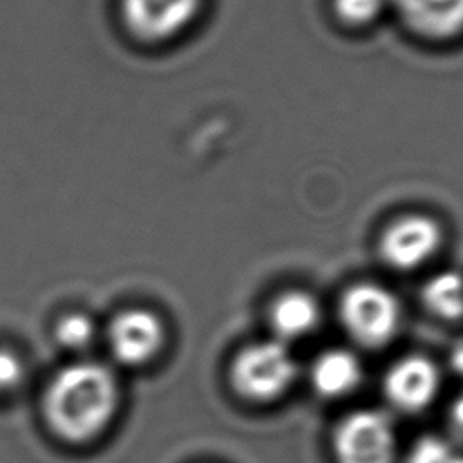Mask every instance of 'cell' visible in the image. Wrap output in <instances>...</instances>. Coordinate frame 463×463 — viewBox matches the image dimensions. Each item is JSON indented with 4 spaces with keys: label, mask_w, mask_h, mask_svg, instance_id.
I'll use <instances>...</instances> for the list:
<instances>
[{
    "label": "cell",
    "mask_w": 463,
    "mask_h": 463,
    "mask_svg": "<svg viewBox=\"0 0 463 463\" xmlns=\"http://www.w3.org/2000/svg\"><path fill=\"white\" fill-rule=\"evenodd\" d=\"M118 405V383L101 364L78 362L51 380L43 396L49 427L61 439L83 443L101 434Z\"/></svg>",
    "instance_id": "cell-1"
},
{
    "label": "cell",
    "mask_w": 463,
    "mask_h": 463,
    "mask_svg": "<svg viewBox=\"0 0 463 463\" xmlns=\"http://www.w3.org/2000/svg\"><path fill=\"white\" fill-rule=\"evenodd\" d=\"M297 378V362L277 338L242 347L230 367V382L250 402H271L282 396Z\"/></svg>",
    "instance_id": "cell-2"
},
{
    "label": "cell",
    "mask_w": 463,
    "mask_h": 463,
    "mask_svg": "<svg viewBox=\"0 0 463 463\" xmlns=\"http://www.w3.org/2000/svg\"><path fill=\"white\" fill-rule=\"evenodd\" d=\"M338 313L347 335L369 349L389 344L402 322L398 298L387 288L373 282L347 288L340 298Z\"/></svg>",
    "instance_id": "cell-3"
},
{
    "label": "cell",
    "mask_w": 463,
    "mask_h": 463,
    "mask_svg": "<svg viewBox=\"0 0 463 463\" xmlns=\"http://www.w3.org/2000/svg\"><path fill=\"white\" fill-rule=\"evenodd\" d=\"M336 463H394L396 434L387 416L373 409L347 414L335 429Z\"/></svg>",
    "instance_id": "cell-4"
},
{
    "label": "cell",
    "mask_w": 463,
    "mask_h": 463,
    "mask_svg": "<svg viewBox=\"0 0 463 463\" xmlns=\"http://www.w3.org/2000/svg\"><path fill=\"white\" fill-rule=\"evenodd\" d=\"M203 0H119V18L127 33L143 43H161L177 36L197 16Z\"/></svg>",
    "instance_id": "cell-5"
},
{
    "label": "cell",
    "mask_w": 463,
    "mask_h": 463,
    "mask_svg": "<svg viewBox=\"0 0 463 463\" xmlns=\"http://www.w3.org/2000/svg\"><path fill=\"white\" fill-rule=\"evenodd\" d=\"M441 239V228L434 219L412 213L394 219L382 232L378 251L391 268L414 269L439 250Z\"/></svg>",
    "instance_id": "cell-6"
},
{
    "label": "cell",
    "mask_w": 463,
    "mask_h": 463,
    "mask_svg": "<svg viewBox=\"0 0 463 463\" xmlns=\"http://www.w3.org/2000/svg\"><path fill=\"white\" fill-rule=\"evenodd\" d=\"M110 353L123 365H145L163 345L165 329L148 309H125L118 313L107 331Z\"/></svg>",
    "instance_id": "cell-7"
},
{
    "label": "cell",
    "mask_w": 463,
    "mask_h": 463,
    "mask_svg": "<svg viewBox=\"0 0 463 463\" xmlns=\"http://www.w3.org/2000/svg\"><path fill=\"white\" fill-rule=\"evenodd\" d=\"M439 371L425 356L411 354L391 365L383 378L387 402L402 412L423 411L438 394Z\"/></svg>",
    "instance_id": "cell-8"
},
{
    "label": "cell",
    "mask_w": 463,
    "mask_h": 463,
    "mask_svg": "<svg viewBox=\"0 0 463 463\" xmlns=\"http://www.w3.org/2000/svg\"><path fill=\"white\" fill-rule=\"evenodd\" d=\"M411 31L430 40L463 33V0H389Z\"/></svg>",
    "instance_id": "cell-9"
},
{
    "label": "cell",
    "mask_w": 463,
    "mask_h": 463,
    "mask_svg": "<svg viewBox=\"0 0 463 463\" xmlns=\"http://www.w3.org/2000/svg\"><path fill=\"white\" fill-rule=\"evenodd\" d=\"M309 380L320 396L342 398L362 382V365L347 349H327L311 364Z\"/></svg>",
    "instance_id": "cell-10"
},
{
    "label": "cell",
    "mask_w": 463,
    "mask_h": 463,
    "mask_svg": "<svg viewBox=\"0 0 463 463\" xmlns=\"http://www.w3.org/2000/svg\"><path fill=\"white\" fill-rule=\"evenodd\" d=\"M318 302L306 291H286L269 306V326L277 340L284 344L309 335L318 326Z\"/></svg>",
    "instance_id": "cell-11"
},
{
    "label": "cell",
    "mask_w": 463,
    "mask_h": 463,
    "mask_svg": "<svg viewBox=\"0 0 463 463\" xmlns=\"http://www.w3.org/2000/svg\"><path fill=\"white\" fill-rule=\"evenodd\" d=\"M425 307L438 318L458 320L463 317V275L441 271L427 280L421 291Z\"/></svg>",
    "instance_id": "cell-12"
},
{
    "label": "cell",
    "mask_w": 463,
    "mask_h": 463,
    "mask_svg": "<svg viewBox=\"0 0 463 463\" xmlns=\"http://www.w3.org/2000/svg\"><path fill=\"white\" fill-rule=\"evenodd\" d=\"M94 335H96V326L92 318L83 313H71L61 317L54 329L56 340L63 347L72 351L85 349L94 340Z\"/></svg>",
    "instance_id": "cell-13"
},
{
    "label": "cell",
    "mask_w": 463,
    "mask_h": 463,
    "mask_svg": "<svg viewBox=\"0 0 463 463\" xmlns=\"http://www.w3.org/2000/svg\"><path fill=\"white\" fill-rule=\"evenodd\" d=\"M407 463H463V454L439 436H421L407 454Z\"/></svg>",
    "instance_id": "cell-14"
},
{
    "label": "cell",
    "mask_w": 463,
    "mask_h": 463,
    "mask_svg": "<svg viewBox=\"0 0 463 463\" xmlns=\"http://www.w3.org/2000/svg\"><path fill=\"white\" fill-rule=\"evenodd\" d=\"M387 0H333L336 16L349 25H367L376 20Z\"/></svg>",
    "instance_id": "cell-15"
},
{
    "label": "cell",
    "mask_w": 463,
    "mask_h": 463,
    "mask_svg": "<svg viewBox=\"0 0 463 463\" xmlns=\"http://www.w3.org/2000/svg\"><path fill=\"white\" fill-rule=\"evenodd\" d=\"M22 380L20 360L5 349H0V389L14 387Z\"/></svg>",
    "instance_id": "cell-16"
},
{
    "label": "cell",
    "mask_w": 463,
    "mask_h": 463,
    "mask_svg": "<svg viewBox=\"0 0 463 463\" xmlns=\"http://www.w3.org/2000/svg\"><path fill=\"white\" fill-rule=\"evenodd\" d=\"M450 425L452 430L463 439V392L454 400L450 407Z\"/></svg>",
    "instance_id": "cell-17"
},
{
    "label": "cell",
    "mask_w": 463,
    "mask_h": 463,
    "mask_svg": "<svg viewBox=\"0 0 463 463\" xmlns=\"http://www.w3.org/2000/svg\"><path fill=\"white\" fill-rule=\"evenodd\" d=\"M450 365H452V369L459 376H463V344L452 349V353H450Z\"/></svg>",
    "instance_id": "cell-18"
}]
</instances>
